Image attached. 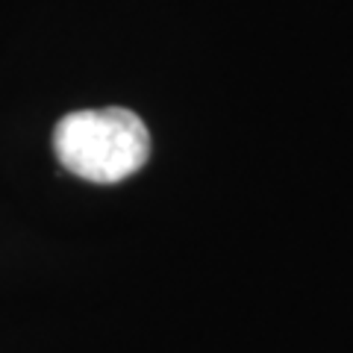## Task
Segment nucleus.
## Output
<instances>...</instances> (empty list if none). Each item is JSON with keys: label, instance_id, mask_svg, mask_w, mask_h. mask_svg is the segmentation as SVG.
<instances>
[{"label": "nucleus", "instance_id": "1", "mask_svg": "<svg viewBox=\"0 0 353 353\" xmlns=\"http://www.w3.org/2000/svg\"><path fill=\"white\" fill-rule=\"evenodd\" d=\"M53 150L80 180L121 183L145 168L150 157V132L130 109H80L57 124Z\"/></svg>", "mask_w": 353, "mask_h": 353}]
</instances>
